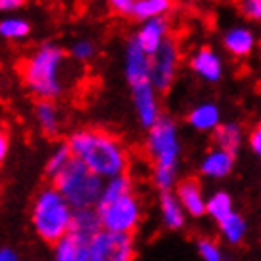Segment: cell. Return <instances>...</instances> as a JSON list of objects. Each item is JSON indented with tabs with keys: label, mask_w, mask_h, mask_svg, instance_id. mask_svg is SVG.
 <instances>
[{
	"label": "cell",
	"mask_w": 261,
	"mask_h": 261,
	"mask_svg": "<svg viewBox=\"0 0 261 261\" xmlns=\"http://www.w3.org/2000/svg\"><path fill=\"white\" fill-rule=\"evenodd\" d=\"M33 113H35V120H37L38 128L44 136L56 138L61 132V111H59L56 101L40 99V101L35 103Z\"/></svg>",
	"instance_id": "9a60e30c"
},
{
	"label": "cell",
	"mask_w": 261,
	"mask_h": 261,
	"mask_svg": "<svg viewBox=\"0 0 261 261\" xmlns=\"http://www.w3.org/2000/svg\"><path fill=\"white\" fill-rule=\"evenodd\" d=\"M179 46L174 38H168L151 56V82L156 92H168L177 76Z\"/></svg>",
	"instance_id": "ba28073f"
},
{
	"label": "cell",
	"mask_w": 261,
	"mask_h": 261,
	"mask_svg": "<svg viewBox=\"0 0 261 261\" xmlns=\"http://www.w3.org/2000/svg\"><path fill=\"white\" fill-rule=\"evenodd\" d=\"M19 74L31 94L46 101H56L69 88V58L56 42H44L23 59Z\"/></svg>",
	"instance_id": "7a4b0ae2"
},
{
	"label": "cell",
	"mask_w": 261,
	"mask_h": 261,
	"mask_svg": "<svg viewBox=\"0 0 261 261\" xmlns=\"http://www.w3.org/2000/svg\"><path fill=\"white\" fill-rule=\"evenodd\" d=\"M31 23L21 15H2L0 17V40L19 42L29 38Z\"/></svg>",
	"instance_id": "7402d4cb"
},
{
	"label": "cell",
	"mask_w": 261,
	"mask_h": 261,
	"mask_svg": "<svg viewBox=\"0 0 261 261\" xmlns=\"http://www.w3.org/2000/svg\"><path fill=\"white\" fill-rule=\"evenodd\" d=\"M101 229L120 234H134L141 221V204L134 193L124 195L109 204L95 206Z\"/></svg>",
	"instance_id": "8992f818"
},
{
	"label": "cell",
	"mask_w": 261,
	"mask_h": 261,
	"mask_svg": "<svg viewBox=\"0 0 261 261\" xmlns=\"http://www.w3.org/2000/svg\"><path fill=\"white\" fill-rule=\"evenodd\" d=\"M27 0H0V15H15Z\"/></svg>",
	"instance_id": "1f68e13d"
},
{
	"label": "cell",
	"mask_w": 261,
	"mask_h": 261,
	"mask_svg": "<svg viewBox=\"0 0 261 261\" xmlns=\"http://www.w3.org/2000/svg\"><path fill=\"white\" fill-rule=\"evenodd\" d=\"M130 90L132 103H134L139 124L147 130H151L162 116L160 115V101L156 88L152 86V82H147V84H139V86L130 88Z\"/></svg>",
	"instance_id": "9c48e42d"
},
{
	"label": "cell",
	"mask_w": 261,
	"mask_h": 261,
	"mask_svg": "<svg viewBox=\"0 0 261 261\" xmlns=\"http://www.w3.org/2000/svg\"><path fill=\"white\" fill-rule=\"evenodd\" d=\"M0 261H17L12 250H0Z\"/></svg>",
	"instance_id": "e575fe53"
},
{
	"label": "cell",
	"mask_w": 261,
	"mask_h": 261,
	"mask_svg": "<svg viewBox=\"0 0 261 261\" xmlns=\"http://www.w3.org/2000/svg\"><path fill=\"white\" fill-rule=\"evenodd\" d=\"M223 46L234 58H246L254 50L255 37L248 27H231L229 31H225Z\"/></svg>",
	"instance_id": "2e32d148"
},
{
	"label": "cell",
	"mask_w": 261,
	"mask_h": 261,
	"mask_svg": "<svg viewBox=\"0 0 261 261\" xmlns=\"http://www.w3.org/2000/svg\"><path fill=\"white\" fill-rule=\"evenodd\" d=\"M172 10H174V0H138L132 17L143 23L156 17H166Z\"/></svg>",
	"instance_id": "603a6c76"
},
{
	"label": "cell",
	"mask_w": 261,
	"mask_h": 261,
	"mask_svg": "<svg viewBox=\"0 0 261 261\" xmlns=\"http://www.w3.org/2000/svg\"><path fill=\"white\" fill-rule=\"evenodd\" d=\"M232 168H234V154L214 147L202 156L198 170L208 179H223L231 174Z\"/></svg>",
	"instance_id": "5bb4252c"
},
{
	"label": "cell",
	"mask_w": 261,
	"mask_h": 261,
	"mask_svg": "<svg viewBox=\"0 0 261 261\" xmlns=\"http://www.w3.org/2000/svg\"><path fill=\"white\" fill-rule=\"evenodd\" d=\"M107 2V6L113 14L116 15H122V17H128L134 14V6H136V2L138 0H105Z\"/></svg>",
	"instance_id": "f546056e"
},
{
	"label": "cell",
	"mask_w": 261,
	"mask_h": 261,
	"mask_svg": "<svg viewBox=\"0 0 261 261\" xmlns=\"http://www.w3.org/2000/svg\"><path fill=\"white\" fill-rule=\"evenodd\" d=\"M31 214L35 231L48 244L56 246L71 232L74 210L54 185H46L35 195Z\"/></svg>",
	"instance_id": "277c9868"
},
{
	"label": "cell",
	"mask_w": 261,
	"mask_h": 261,
	"mask_svg": "<svg viewBox=\"0 0 261 261\" xmlns=\"http://www.w3.org/2000/svg\"><path fill=\"white\" fill-rule=\"evenodd\" d=\"M97 56V44L88 37L74 38L69 46V58L74 59L76 63H90Z\"/></svg>",
	"instance_id": "83f0119b"
},
{
	"label": "cell",
	"mask_w": 261,
	"mask_h": 261,
	"mask_svg": "<svg viewBox=\"0 0 261 261\" xmlns=\"http://www.w3.org/2000/svg\"><path fill=\"white\" fill-rule=\"evenodd\" d=\"M58 261H88V242L69 232L56 244Z\"/></svg>",
	"instance_id": "44dd1931"
},
{
	"label": "cell",
	"mask_w": 261,
	"mask_h": 261,
	"mask_svg": "<svg viewBox=\"0 0 261 261\" xmlns=\"http://www.w3.org/2000/svg\"><path fill=\"white\" fill-rule=\"evenodd\" d=\"M130 193H134V185H132V179L128 174L113 177V179H107L97 206H99V204H109V202H113V200H116V198H120V196L130 195Z\"/></svg>",
	"instance_id": "4316f807"
},
{
	"label": "cell",
	"mask_w": 261,
	"mask_h": 261,
	"mask_svg": "<svg viewBox=\"0 0 261 261\" xmlns=\"http://www.w3.org/2000/svg\"><path fill=\"white\" fill-rule=\"evenodd\" d=\"M187 120L196 132H214L221 124V111L216 103H200L189 113Z\"/></svg>",
	"instance_id": "ac0fdd59"
},
{
	"label": "cell",
	"mask_w": 261,
	"mask_h": 261,
	"mask_svg": "<svg viewBox=\"0 0 261 261\" xmlns=\"http://www.w3.org/2000/svg\"><path fill=\"white\" fill-rule=\"evenodd\" d=\"M101 231V223H99V216L95 208H88V210H74L73 225H71V232L76 234L79 239L90 242L94 234Z\"/></svg>",
	"instance_id": "d6986e66"
},
{
	"label": "cell",
	"mask_w": 261,
	"mask_h": 261,
	"mask_svg": "<svg viewBox=\"0 0 261 261\" xmlns=\"http://www.w3.org/2000/svg\"><path fill=\"white\" fill-rule=\"evenodd\" d=\"M51 185L73 206V210L95 208L105 187L101 177L76 159L71 160V164L51 179Z\"/></svg>",
	"instance_id": "5b68a950"
},
{
	"label": "cell",
	"mask_w": 261,
	"mask_h": 261,
	"mask_svg": "<svg viewBox=\"0 0 261 261\" xmlns=\"http://www.w3.org/2000/svg\"><path fill=\"white\" fill-rule=\"evenodd\" d=\"M73 152H71V147L69 143H58V145L54 147V151L51 154L48 156V162H46V175L54 179L58 174H61L63 170H65L69 164H71V160H73Z\"/></svg>",
	"instance_id": "484cf974"
},
{
	"label": "cell",
	"mask_w": 261,
	"mask_h": 261,
	"mask_svg": "<svg viewBox=\"0 0 261 261\" xmlns=\"http://www.w3.org/2000/svg\"><path fill=\"white\" fill-rule=\"evenodd\" d=\"M191 69L206 82H218L223 76V59L218 51L210 48H200L191 58Z\"/></svg>",
	"instance_id": "4fadbf2b"
},
{
	"label": "cell",
	"mask_w": 261,
	"mask_h": 261,
	"mask_svg": "<svg viewBox=\"0 0 261 261\" xmlns=\"http://www.w3.org/2000/svg\"><path fill=\"white\" fill-rule=\"evenodd\" d=\"M124 79L130 88L151 82V56L130 38L124 48Z\"/></svg>",
	"instance_id": "30bf717a"
},
{
	"label": "cell",
	"mask_w": 261,
	"mask_h": 261,
	"mask_svg": "<svg viewBox=\"0 0 261 261\" xmlns=\"http://www.w3.org/2000/svg\"><path fill=\"white\" fill-rule=\"evenodd\" d=\"M196 252H198L202 261H225L221 246L214 239H208V237H200L196 240Z\"/></svg>",
	"instance_id": "f1b7e54d"
},
{
	"label": "cell",
	"mask_w": 261,
	"mask_h": 261,
	"mask_svg": "<svg viewBox=\"0 0 261 261\" xmlns=\"http://www.w3.org/2000/svg\"><path fill=\"white\" fill-rule=\"evenodd\" d=\"M67 143L74 159L80 160L101 179H113L128 172V149L111 132L101 128H82L73 132Z\"/></svg>",
	"instance_id": "6da1fadb"
},
{
	"label": "cell",
	"mask_w": 261,
	"mask_h": 261,
	"mask_svg": "<svg viewBox=\"0 0 261 261\" xmlns=\"http://www.w3.org/2000/svg\"><path fill=\"white\" fill-rule=\"evenodd\" d=\"M218 227H219V232H221V237H223L225 242H229V244H232V246L240 244V242L244 240L246 231H248L246 219L242 218L239 212L229 214L227 218L219 221Z\"/></svg>",
	"instance_id": "cb8c5ba5"
},
{
	"label": "cell",
	"mask_w": 261,
	"mask_h": 261,
	"mask_svg": "<svg viewBox=\"0 0 261 261\" xmlns=\"http://www.w3.org/2000/svg\"><path fill=\"white\" fill-rule=\"evenodd\" d=\"M8 152H10V136H8V132L0 126V166L6 162Z\"/></svg>",
	"instance_id": "836d02e7"
},
{
	"label": "cell",
	"mask_w": 261,
	"mask_h": 261,
	"mask_svg": "<svg viewBox=\"0 0 261 261\" xmlns=\"http://www.w3.org/2000/svg\"><path fill=\"white\" fill-rule=\"evenodd\" d=\"M212 139H214V147L237 154V151L242 145V130L239 124L234 122H221L212 132Z\"/></svg>",
	"instance_id": "ffe728a7"
},
{
	"label": "cell",
	"mask_w": 261,
	"mask_h": 261,
	"mask_svg": "<svg viewBox=\"0 0 261 261\" xmlns=\"http://www.w3.org/2000/svg\"><path fill=\"white\" fill-rule=\"evenodd\" d=\"M145 149L152 164L154 185L160 189V193L172 191L177 179L181 143H179L177 124L170 116H160L159 122L149 130Z\"/></svg>",
	"instance_id": "3957f363"
},
{
	"label": "cell",
	"mask_w": 261,
	"mask_h": 261,
	"mask_svg": "<svg viewBox=\"0 0 261 261\" xmlns=\"http://www.w3.org/2000/svg\"><path fill=\"white\" fill-rule=\"evenodd\" d=\"M240 10L248 19H254V21L261 19V0H242Z\"/></svg>",
	"instance_id": "4dcf8cb0"
},
{
	"label": "cell",
	"mask_w": 261,
	"mask_h": 261,
	"mask_svg": "<svg viewBox=\"0 0 261 261\" xmlns=\"http://www.w3.org/2000/svg\"><path fill=\"white\" fill-rule=\"evenodd\" d=\"M248 141H250V149L254 151L255 156H259V159H261V122L255 124L254 130L250 132V138H248Z\"/></svg>",
	"instance_id": "d6a6232c"
},
{
	"label": "cell",
	"mask_w": 261,
	"mask_h": 261,
	"mask_svg": "<svg viewBox=\"0 0 261 261\" xmlns=\"http://www.w3.org/2000/svg\"><path fill=\"white\" fill-rule=\"evenodd\" d=\"M232 212H234L232 198L227 191H216L214 195L208 196V200H206V216H210L216 223H219L221 219H225Z\"/></svg>",
	"instance_id": "d4e9b609"
},
{
	"label": "cell",
	"mask_w": 261,
	"mask_h": 261,
	"mask_svg": "<svg viewBox=\"0 0 261 261\" xmlns=\"http://www.w3.org/2000/svg\"><path fill=\"white\" fill-rule=\"evenodd\" d=\"M160 214H162V221L170 231H179L187 219L185 218L187 212L183 210L179 198L172 191L160 193Z\"/></svg>",
	"instance_id": "e0dca14e"
},
{
	"label": "cell",
	"mask_w": 261,
	"mask_h": 261,
	"mask_svg": "<svg viewBox=\"0 0 261 261\" xmlns=\"http://www.w3.org/2000/svg\"><path fill=\"white\" fill-rule=\"evenodd\" d=\"M132 38L147 56H152L170 38V21H168V17H156V19L139 23L138 31L134 33Z\"/></svg>",
	"instance_id": "8fae6325"
},
{
	"label": "cell",
	"mask_w": 261,
	"mask_h": 261,
	"mask_svg": "<svg viewBox=\"0 0 261 261\" xmlns=\"http://www.w3.org/2000/svg\"><path fill=\"white\" fill-rule=\"evenodd\" d=\"M175 196L179 198L183 210L191 218H202L206 216V196L202 193V185L195 177H185L175 185Z\"/></svg>",
	"instance_id": "7c38bea8"
},
{
	"label": "cell",
	"mask_w": 261,
	"mask_h": 261,
	"mask_svg": "<svg viewBox=\"0 0 261 261\" xmlns=\"http://www.w3.org/2000/svg\"><path fill=\"white\" fill-rule=\"evenodd\" d=\"M136 246L132 234L101 231L88 242V261H134Z\"/></svg>",
	"instance_id": "52a82bcc"
}]
</instances>
